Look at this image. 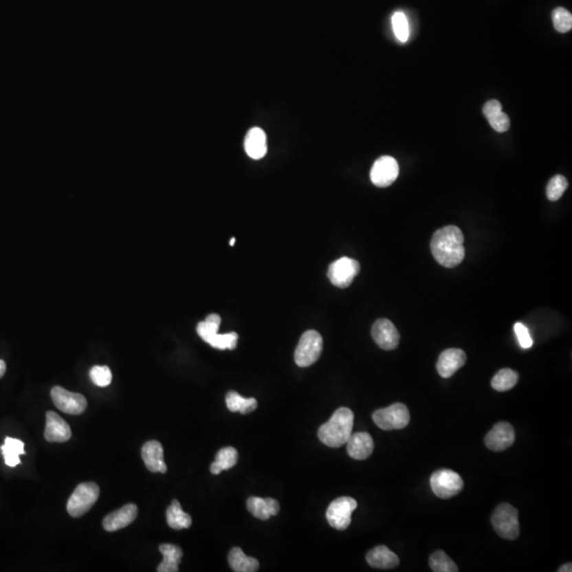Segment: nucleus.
Segmentation results:
<instances>
[{"mask_svg": "<svg viewBox=\"0 0 572 572\" xmlns=\"http://www.w3.org/2000/svg\"><path fill=\"white\" fill-rule=\"evenodd\" d=\"M518 382V373L512 369H501L492 379L491 386L496 391L505 393L512 389Z\"/></svg>", "mask_w": 572, "mask_h": 572, "instance_id": "obj_29", "label": "nucleus"}, {"mask_svg": "<svg viewBox=\"0 0 572 572\" xmlns=\"http://www.w3.org/2000/svg\"><path fill=\"white\" fill-rule=\"evenodd\" d=\"M353 425V411L346 407L338 408L332 418L318 429L319 440L329 448H342L352 434Z\"/></svg>", "mask_w": 572, "mask_h": 572, "instance_id": "obj_2", "label": "nucleus"}, {"mask_svg": "<svg viewBox=\"0 0 572 572\" xmlns=\"http://www.w3.org/2000/svg\"><path fill=\"white\" fill-rule=\"evenodd\" d=\"M245 151L252 160H261L267 153V141L263 129L254 127L247 133L244 142Z\"/></svg>", "mask_w": 572, "mask_h": 572, "instance_id": "obj_20", "label": "nucleus"}, {"mask_svg": "<svg viewBox=\"0 0 572 572\" xmlns=\"http://www.w3.org/2000/svg\"><path fill=\"white\" fill-rule=\"evenodd\" d=\"M138 515V508L134 503H127L122 508L105 516L103 519V528L107 532H115L120 529L126 528L132 524Z\"/></svg>", "mask_w": 572, "mask_h": 572, "instance_id": "obj_17", "label": "nucleus"}, {"mask_svg": "<svg viewBox=\"0 0 572 572\" xmlns=\"http://www.w3.org/2000/svg\"><path fill=\"white\" fill-rule=\"evenodd\" d=\"M247 509L256 518L267 520L270 516L279 513L280 505L275 499L250 497L247 500Z\"/></svg>", "mask_w": 572, "mask_h": 572, "instance_id": "obj_22", "label": "nucleus"}, {"mask_svg": "<svg viewBox=\"0 0 572 572\" xmlns=\"http://www.w3.org/2000/svg\"><path fill=\"white\" fill-rule=\"evenodd\" d=\"M483 111L490 125L496 132L505 133L510 129V119L507 113H503L500 102L497 100L487 101L483 107Z\"/></svg>", "mask_w": 572, "mask_h": 572, "instance_id": "obj_19", "label": "nucleus"}, {"mask_svg": "<svg viewBox=\"0 0 572 572\" xmlns=\"http://www.w3.org/2000/svg\"><path fill=\"white\" fill-rule=\"evenodd\" d=\"M463 480L459 474L452 470H439L430 477V487L439 498L448 499L456 496L463 489Z\"/></svg>", "mask_w": 572, "mask_h": 572, "instance_id": "obj_7", "label": "nucleus"}, {"mask_svg": "<svg viewBox=\"0 0 572 572\" xmlns=\"http://www.w3.org/2000/svg\"><path fill=\"white\" fill-rule=\"evenodd\" d=\"M45 439L48 442H67L72 436V428L54 411H47Z\"/></svg>", "mask_w": 572, "mask_h": 572, "instance_id": "obj_16", "label": "nucleus"}, {"mask_svg": "<svg viewBox=\"0 0 572 572\" xmlns=\"http://www.w3.org/2000/svg\"><path fill=\"white\" fill-rule=\"evenodd\" d=\"M374 342L383 350H395L399 344V333L391 321L382 318L376 320L372 327Z\"/></svg>", "mask_w": 572, "mask_h": 572, "instance_id": "obj_13", "label": "nucleus"}, {"mask_svg": "<svg viewBox=\"0 0 572 572\" xmlns=\"http://www.w3.org/2000/svg\"><path fill=\"white\" fill-rule=\"evenodd\" d=\"M100 496V487L95 483H80L68 499L67 512L72 517H81L93 508Z\"/></svg>", "mask_w": 572, "mask_h": 572, "instance_id": "obj_4", "label": "nucleus"}, {"mask_svg": "<svg viewBox=\"0 0 572 572\" xmlns=\"http://www.w3.org/2000/svg\"><path fill=\"white\" fill-rule=\"evenodd\" d=\"M399 173L397 160L391 156H382L372 166L370 178L376 187L386 188L395 183Z\"/></svg>", "mask_w": 572, "mask_h": 572, "instance_id": "obj_11", "label": "nucleus"}, {"mask_svg": "<svg viewBox=\"0 0 572 572\" xmlns=\"http://www.w3.org/2000/svg\"><path fill=\"white\" fill-rule=\"evenodd\" d=\"M430 248L439 264L446 268L456 267L465 256L463 233L452 225L439 229L432 236Z\"/></svg>", "mask_w": 572, "mask_h": 572, "instance_id": "obj_1", "label": "nucleus"}, {"mask_svg": "<svg viewBox=\"0 0 572 572\" xmlns=\"http://www.w3.org/2000/svg\"><path fill=\"white\" fill-rule=\"evenodd\" d=\"M228 563L231 569L236 572H256L260 568L256 558L247 556L239 547L232 548L229 552Z\"/></svg>", "mask_w": 572, "mask_h": 572, "instance_id": "obj_24", "label": "nucleus"}, {"mask_svg": "<svg viewBox=\"0 0 572 572\" xmlns=\"http://www.w3.org/2000/svg\"><path fill=\"white\" fill-rule=\"evenodd\" d=\"M143 462L151 473H166L168 466L164 462V448L156 440L148 441L141 450Z\"/></svg>", "mask_w": 572, "mask_h": 572, "instance_id": "obj_15", "label": "nucleus"}, {"mask_svg": "<svg viewBox=\"0 0 572 572\" xmlns=\"http://www.w3.org/2000/svg\"><path fill=\"white\" fill-rule=\"evenodd\" d=\"M568 182L563 175H556L550 179L547 186V197L549 201H556L563 197L564 192L567 190Z\"/></svg>", "mask_w": 572, "mask_h": 572, "instance_id": "obj_34", "label": "nucleus"}, {"mask_svg": "<svg viewBox=\"0 0 572 572\" xmlns=\"http://www.w3.org/2000/svg\"><path fill=\"white\" fill-rule=\"evenodd\" d=\"M552 21L556 30L560 33H566L571 30L572 15L564 8H556L552 12Z\"/></svg>", "mask_w": 572, "mask_h": 572, "instance_id": "obj_33", "label": "nucleus"}, {"mask_svg": "<svg viewBox=\"0 0 572 572\" xmlns=\"http://www.w3.org/2000/svg\"><path fill=\"white\" fill-rule=\"evenodd\" d=\"M51 399L56 408L67 415H81L87 408V399L83 395L70 393L60 386L51 389Z\"/></svg>", "mask_w": 572, "mask_h": 572, "instance_id": "obj_10", "label": "nucleus"}, {"mask_svg": "<svg viewBox=\"0 0 572 572\" xmlns=\"http://www.w3.org/2000/svg\"><path fill=\"white\" fill-rule=\"evenodd\" d=\"M239 454L236 448H224L219 450L215 457V461L210 465V472L213 475H219L223 471L232 469L238 462Z\"/></svg>", "mask_w": 572, "mask_h": 572, "instance_id": "obj_26", "label": "nucleus"}, {"mask_svg": "<svg viewBox=\"0 0 572 572\" xmlns=\"http://www.w3.org/2000/svg\"><path fill=\"white\" fill-rule=\"evenodd\" d=\"M234 243H236V238L231 239L230 246H233V245H234Z\"/></svg>", "mask_w": 572, "mask_h": 572, "instance_id": "obj_39", "label": "nucleus"}, {"mask_svg": "<svg viewBox=\"0 0 572 572\" xmlns=\"http://www.w3.org/2000/svg\"><path fill=\"white\" fill-rule=\"evenodd\" d=\"M166 522L174 530H182L191 527L192 518L189 514L184 512L178 500L174 499L171 505L166 509Z\"/></svg>", "mask_w": 572, "mask_h": 572, "instance_id": "obj_25", "label": "nucleus"}, {"mask_svg": "<svg viewBox=\"0 0 572 572\" xmlns=\"http://www.w3.org/2000/svg\"><path fill=\"white\" fill-rule=\"evenodd\" d=\"M374 423L383 430L403 429L409 424L410 415L408 408L402 403L379 409L372 415Z\"/></svg>", "mask_w": 572, "mask_h": 572, "instance_id": "obj_6", "label": "nucleus"}, {"mask_svg": "<svg viewBox=\"0 0 572 572\" xmlns=\"http://www.w3.org/2000/svg\"><path fill=\"white\" fill-rule=\"evenodd\" d=\"M495 532L505 540H514L519 536L518 512L513 505L501 503L491 517Z\"/></svg>", "mask_w": 572, "mask_h": 572, "instance_id": "obj_3", "label": "nucleus"}, {"mask_svg": "<svg viewBox=\"0 0 572 572\" xmlns=\"http://www.w3.org/2000/svg\"><path fill=\"white\" fill-rule=\"evenodd\" d=\"M323 340L317 331H307L301 336L295 351V362L299 367H309L320 358Z\"/></svg>", "mask_w": 572, "mask_h": 572, "instance_id": "obj_5", "label": "nucleus"}, {"mask_svg": "<svg viewBox=\"0 0 572 572\" xmlns=\"http://www.w3.org/2000/svg\"><path fill=\"white\" fill-rule=\"evenodd\" d=\"M346 452L355 460H366L371 456L374 442L368 432H355L346 441Z\"/></svg>", "mask_w": 572, "mask_h": 572, "instance_id": "obj_18", "label": "nucleus"}, {"mask_svg": "<svg viewBox=\"0 0 572 572\" xmlns=\"http://www.w3.org/2000/svg\"><path fill=\"white\" fill-rule=\"evenodd\" d=\"M515 432L508 422L497 423L485 438V446L493 452H503L514 443Z\"/></svg>", "mask_w": 572, "mask_h": 572, "instance_id": "obj_12", "label": "nucleus"}, {"mask_svg": "<svg viewBox=\"0 0 572 572\" xmlns=\"http://www.w3.org/2000/svg\"><path fill=\"white\" fill-rule=\"evenodd\" d=\"M23 448H25V444L23 441L7 437L5 444L0 448L5 458V463L10 468H16L19 464H21L19 456L25 454Z\"/></svg>", "mask_w": 572, "mask_h": 572, "instance_id": "obj_27", "label": "nucleus"}, {"mask_svg": "<svg viewBox=\"0 0 572 572\" xmlns=\"http://www.w3.org/2000/svg\"><path fill=\"white\" fill-rule=\"evenodd\" d=\"M367 563L377 569H393L399 564V558L386 546H377L368 552Z\"/></svg>", "mask_w": 572, "mask_h": 572, "instance_id": "obj_21", "label": "nucleus"}, {"mask_svg": "<svg viewBox=\"0 0 572 572\" xmlns=\"http://www.w3.org/2000/svg\"><path fill=\"white\" fill-rule=\"evenodd\" d=\"M160 551L164 556V560L158 565V572H177L178 565L183 560L184 552L182 548L176 544H162L160 546Z\"/></svg>", "mask_w": 572, "mask_h": 572, "instance_id": "obj_23", "label": "nucleus"}, {"mask_svg": "<svg viewBox=\"0 0 572 572\" xmlns=\"http://www.w3.org/2000/svg\"><path fill=\"white\" fill-rule=\"evenodd\" d=\"M358 508V503L352 497H340L329 505L327 519L331 527L336 530H346L352 520V513Z\"/></svg>", "mask_w": 572, "mask_h": 572, "instance_id": "obj_8", "label": "nucleus"}, {"mask_svg": "<svg viewBox=\"0 0 572 572\" xmlns=\"http://www.w3.org/2000/svg\"><path fill=\"white\" fill-rule=\"evenodd\" d=\"M558 572H571L572 571V564L568 563L565 564V565L561 566V567L558 568Z\"/></svg>", "mask_w": 572, "mask_h": 572, "instance_id": "obj_37", "label": "nucleus"}, {"mask_svg": "<svg viewBox=\"0 0 572 572\" xmlns=\"http://www.w3.org/2000/svg\"><path fill=\"white\" fill-rule=\"evenodd\" d=\"M393 28L395 36L401 43H406L409 38V23L403 12H395L393 16Z\"/></svg>", "mask_w": 572, "mask_h": 572, "instance_id": "obj_32", "label": "nucleus"}, {"mask_svg": "<svg viewBox=\"0 0 572 572\" xmlns=\"http://www.w3.org/2000/svg\"><path fill=\"white\" fill-rule=\"evenodd\" d=\"M429 566L432 568V571L434 572H457L459 571V568L454 563L452 558L442 551L434 552V553L429 558Z\"/></svg>", "mask_w": 572, "mask_h": 572, "instance_id": "obj_30", "label": "nucleus"}, {"mask_svg": "<svg viewBox=\"0 0 572 572\" xmlns=\"http://www.w3.org/2000/svg\"><path fill=\"white\" fill-rule=\"evenodd\" d=\"M227 408L231 412H240L242 415H248L256 410L258 407V402L254 397L245 399L242 395H239L236 391H230L226 395Z\"/></svg>", "mask_w": 572, "mask_h": 572, "instance_id": "obj_28", "label": "nucleus"}, {"mask_svg": "<svg viewBox=\"0 0 572 572\" xmlns=\"http://www.w3.org/2000/svg\"><path fill=\"white\" fill-rule=\"evenodd\" d=\"M6 370H7V365L3 360H0V379L5 375Z\"/></svg>", "mask_w": 572, "mask_h": 572, "instance_id": "obj_38", "label": "nucleus"}, {"mask_svg": "<svg viewBox=\"0 0 572 572\" xmlns=\"http://www.w3.org/2000/svg\"><path fill=\"white\" fill-rule=\"evenodd\" d=\"M239 335L236 332L219 334L215 333L207 340V344L219 350H233L238 344Z\"/></svg>", "mask_w": 572, "mask_h": 572, "instance_id": "obj_31", "label": "nucleus"}, {"mask_svg": "<svg viewBox=\"0 0 572 572\" xmlns=\"http://www.w3.org/2000/svg\"><path fill=\"white\" fill-rule=\"evenodd\" d=\"M466 362V354L461 349H448L439 356L437 370L443 379H450Z\"/></svg>", "mask_w": 572, "mask_h": 572, "instance_id": "obj_14", "label": "nucleus"}, {"mask_svg": "<svg viewBox=\"0 0 572 572\" xmlns=\"http://www.w3.org/2000/svg\"><path fill=\"white\" fill-rule=\"evenodd\" d=\"M515 333H516L517 338H518L519 344L522 349H529L532 346L533 340L531 338L530 333L528 329L522 324V323H515L514 326Z\"/></svg>", "mask_w": 572, "mask_h": 572, "instance_id": "obj_36", "label": "nucleus"}, {"mask_svg": "<svg viewBox=\"0 0 572 572\" xmlns=\"http://www.w3.org/2000/svg\"><path fill=\"white\" fill-rule=\"evenodd\" d=\"M360 270V265L356 260L344 256L331 264L328 277L333 285L346 289L353 282Z\"/></svg>", "mask_w": 572, "mask_h": 572, "instance_id": "obj_9", "label": "nucleus"}, {"mask_svg": "<svg viewBox=\"0 0 572 572\" xmlns=\"http://www.w3.org/2000/svg\"><path fill=\"white\" fill-rule=\"evenodd\" d=\"M90 380L99 387H107L111 385L113 375L107 366H95L89 372Z\"/></svg>", "mask_w": 572, "mask_h": 572, "instance_id": "obj_35", "label": "nucleus"}]
</instances>
